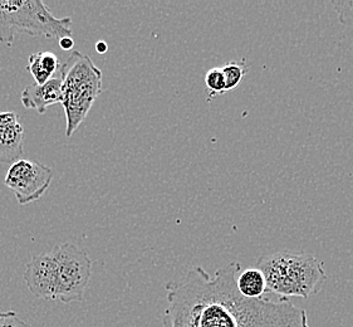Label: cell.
I'll return each instance as SVG.
<instances>
[{"label":"cell","instance_id":"cell-1","mask_svg":"<svg viewBox=\"0 0 353 327\" xmlns=\"http://www.w3.org/2000/svg\"><path fill=\"white\" fill-rule=\"evenodd\" d=\"M241 270L232 262L210 276L196 266L166 290L163 327H311L303 308L290 299H247L236 288Z\"/></svg>","mask_w":353,"mask_h":327},{"label":"cell","instance_id":"cell-2","mask_svg":"<svg viewBox=\"0 0 353 327\" xmlns=\"http://www.w3.org/2000/svg\"><path fill=\"white\" fill-rule=\"evenodd\" d=\"M92 276V261L73 243H61L50 252L30 258L23 278L37 299L63 304L82 301Z\"/></svg>","mask_w":353,"mask_h":327},{"label":"cell","instance_id":"cell-3","mask_svg":"<svg viewBox=\"0 0 353 327\" xmlns=\"http://www.w3.org/2000/svg\"><path fill=\"white\" fill-rule=\"evenodd\" d=\"M255 267L261 270L267 282V292L282 299H310L325 285V264L304 252L279 250L259 257Z\"/></svg>","mask_w":353,"mask_h":327},{"label":"cell","instance_id":"cell-4","mask_svg":"<svg viewBox=\"0 0 353 327\" xmlns=\"http://www.w3.org/2000/svg\"><path fill=\"white\" fill-rule=\"evenodd\" d=\"M62 106L65 115V136L71 137L90 114L102 93L103 75L92 58L73 50L61 68Z\"/></svg>","mask_w":353,"mask_h":327},{"label":"cell","instance_id":"cell-5","mask_svg":"<svg viewBox=\"0 0 353 327\" xmlns=\"http://www.w3.org/2000/svg\"><path fill=\"white\" fill-rule=\"evenodd\" d=\"M70 17L57 18L42 0H0V43L13 46L18 33L48 39L72 37Z\"/></svg>","mask_w":353,"mask_h":327},{"label":"cell","instance_id":"cell-6","mask_svg":"<svg viewBox=\"0 0 353 327\" xmlns=\"http://www.w3.org/2000/svg\"><path fill=\"white\" fill-rule=\"evenodd\" d=\"M53 179L50 166L36 161L19 159L10 165L4 184L13 192L21 206L38 201L48 190Z\"/></svg>","mask_w":353,"mask_h":327},{"label":"cell","instance_id":"cell-7","mask_svg":"<svg viewBox=\"0 0 353 327\" xmlns=\"http://www.w3.org/2000/svg\"><path fill=\"white\" fill-rule=\"evenodd\" d=\"M24 126L14 111L0 112V164L17 161L24 154Z\"/></svg>","mask_w":353,"mask_h":327},{"label":"cell","instance_id":"cell-8","mask_svg":"<svg viewBox=\"0 0 353 327\" xmlns=\"http://www.w3.org/2000/svg\"><path fill=\"white\" fill-rule=\"evenodd\" d=\"M21 105L27 110H36L43 115L47 108L56 103H62V81L61 77H53L44 85H29L23 90Z\"/></svg>","mask_w":353,"mask_h":327},{"label":"cell","instance_id":"cell-9","mask_svg":"<svg viewBox=\"0 0 353 327\" xmlns=\"http://www.w3.org/2000/svg\"><path fill=\"white\" fill-rule=\"evenodd\" d=\"M61 68L59 59L52 52H37L30 54L27 64V71L33 76L34 83L44 85L47 81L53 79L54 73Z\"/></svg>","mask_w":353,"mask_h":327},{"label":"cell","instance_id":"cell-10","mask_svg":"<svg viewBox=\"0 0 353 327\" xmlns=\"http://www.w3.org/2000/svg\"><path fill=\"white\" fill-rule=\"evenodd\" d=\"M236 288L247 299H261L267 292L265 277L256 267L241 270L236 277Z\"/></svg>","mask_w":353,"mask_h":327},{"label":"cell","instance_id":"cell-11","mask_svg":"<svg viewBox=\"0 0 353 327\" xmlns=\"http://www.w3.org/2000/svg\"><path fill=\"white\" fill-rule=\"evenodd\" d=\"M205 86L209 92V100L216 96L226 92V83L223 70L221 68H212L205 75Z\"/></svg>","mask_w":353,"mask_h":327},{"label":"cell","instance_id":"cell-12","mask_svg":"<svg viewBox=\"0 0 353 327\" xmlns=\"http://www.w3.org/2000/svg\"><path fill=\"white\" fill-rule=\"evenodd\" d=\"M221 70L225 79L226 92L233 91L241 85V81L248 72L247 67H244V63H236V62L226 63L224 67H221Z\"/></svg>","mask_w":353,"mask_h":327},{"label":"cell","instance_id":"cell-13","mask_svg":"<svg viewBox=\"0 0 353 327\" xmlns=\"http://www.w3.org/2000/svg\"><path fill=\"white\" fill-rule=\"evenodd\" d=\"M339 19L345 26H353V1H333Z\"/></svg>","mask_w":353,"mask_h":327},{"label":"cell","instance_id":"cell-14","mask_svg":"<svg viewBox=\"0 0 353 327\" xmlns=\"http://www.w3.org/2000/svg\"><path fill=\"white\" fill-rule=\"evenodd\" d=\"M0 327H29L14 311L0 313Z\"/></svg>","mask_w":353,"mask_h":327},{"label":"cell","instance_id":"cell-15","mask_svg":"<svg viewBox=\"0 0 353 327\" xmlns=\"http://www.w3.org/2000/svg\"><path fill=\"white\" fill-rule=\"evenodd\" d=\"M59 42V47L63 50H71L74 47V41L72 37H64L62 39L58 41Z\"/></svg>","mask_w":353,"mask_h":327},{"label":"cell","instance_id":"cell-16","mask_svg":"<svg viewBox=\"0 0 353 327\" xmlns=\"http://www.w3.org/2000/svg\"><path fill=\"white\" fill-rule=\"evenodd\" d=\"M96 50H97V53H99V54H105L107 50H108L107 43L105 41H99V42L96 43Z\"/></svg>","mask_w":353,"mask_h":327}]
</instances>
